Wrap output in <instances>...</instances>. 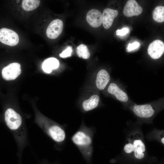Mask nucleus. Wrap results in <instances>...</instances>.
Segmentation results:
<instances>
[{
	"mask_svg": "<svg viewBox=\"0 0 164 164\" xmlns=\"http://www.w3.org/2000/svg\"><path fill=\"white\" fill-rule=\"evenodd\" d=\"M93 136L92 128L82 123L71 138L73 143L87 160H90L92 155Z\"/></svg>",
	"mask_w": 164,
	"mask_h": 164,
	"instance_id": "obj_1",
	"label": "nucleus"
},
{
	"mask_svg": "<svg viewBox=\"0 0 164 164\" xmlns=\"http://www.w3.org/2000/svg\"><path fill=\"white\" fill-rule=\"evenodd\" d=\"M36 123L57 145H62L65 142L66 135L63 126L46 118L39 119Z\"/></svg>",
	"mask_w": 164,
	"mask_h": 164,
	"instance_id": "obj_2",
	"label": "nucleus"
},
{
	"mask_svg": "<svg viewBox=\"0 0 164 164\" xmlns=\"http://www.w3.org/2000/svg\"><path fill=\"white\" fill-rule=\"evenodd\" d=\"M131 109L137 116L142 118H149L155 113L156 108L154 104L141 105L135 104L131 107Z\"/></svg>",
	"mask_w": 164,
	"mask_h": 164,
	"instance_id": "obj_3",
	"label": "nucleus"
},
{
	"mask_svg": "<svg viewBox=\"0 0 164 164\" xmlns=\"http://www.w3.org/2000/svg\"><path fill=\"white\" fill-rule=\"evenodd\" d=\"M19 40L18 34L14 31L6 28L0 29V42L10 46L17 45Z\"/></svg>",
	"mask_w": 164,
	"mask_h": 164,
	"instance_id": "obj_4",
	"label": "nucleus"
},
{
	"mask_svg": "<svg viewBox=\"0 0 164 164\" xmlns=\"http://www.w3.org/2000/svg\"><path fill=\"white\" fill-rule=\"evenodd\" d=\"M21 72L20 64L17 63H13L3 69L2 76L3 78L6 80H13L16 78Z\"/></svg>",
	"mask_w": 164,
	"mask_h": 164,
	"instance_id": "obj_5",
	"label": "nucleus"
},
{
	"mask_svg": "<svg viewBox=\"0 0 164 164\" xmlns=\"http://www.w3.org/2000/svg\"><path fill=\"white\" fill-rule=\"evenodd\" d=\"M63 28L62 21L58 19H54L48 26L46 30V35L50 39H55L61 33Z\"/></svg>",
	"mask_w": 164,
	"mask_h": 164,
	"instance_id": "obj_6",
	"label": "nucleus"
},
{
	"mask_svg": "<svg viewBox=\"0 0 164 164\" xmlns=\"http://www.w3.org/2000/svg\"><path fill=\"white\" fill-rule=\"evenodd\" d=\"M164 52V43L159 39L156 40L149 45L148 53L150 56L154 59H158L161 57Z\"/></svg>",
	"mask_w": 164,
	"mask_h": 164,
	"instance_id": "obj_7",
	"label": "nucleus"
},
{
	"mask_svg": "<svg viewBox=\"0 0 164 164\" xmlns=\"http://www.w3.org/2000/svg\"><path fill=\"white\" fill-rule=\"evenodd\" d=\"M142 8L135 0H128L124 8L123 12L126 16L131 17L140 14Z\"/></svg>",
	"mask_w": 164,
	"mask_h": 164,
	"instance_id": "obj_8",
	"label": "nucleus"
},
{
	"mask_svg": "<svg viewBox=\"0 0 164 164\" xmlns=\"http://www.w3.org/2000/svg\"><path fill=\"white\" fill-rule=\"evenodd\" d=\"M108 91L119 101L125 103L128 101L129 98L127 93L115 83L110 84L108 88Z\"/></svg>",
	"mask_w": 164,
	"mask_h": 164,
	"instance_id": "obj_9",
	"label": "nucleus"
},
{
	"mask_svg": "<svg viewBox=\"0 0 164 164\" xmlns=\"http://www.w3.org/2000/svg\"><path fill=\"white\" fill-rule=\"evenodd\" d=\"M86 19L88 23L91 26L97 28L102 23V14L99 10L92 9L87 12Z\"/></svg>",
	"mask_w": 164,
	"mask_h": 164,
	"instance_id": "obj_10",
	"label": "nucleus"
},
{
	"mask_svg": "<svg viewBox=\"0 0 164 164\" xmlns=\"http://www.w3.org/2000/svg\"><path fill=\"white\" fill-rule=\"evenodd\" d=\"M117 10L109 8L105 9L102 14V23L106 29L110 28L112 26L114 19L117 16Z\"/></svg>",
	"mask_w": 164,
	"mask_h": 164,
	"instance_id": "obj_11",
	"label": "nucleus"
},
{
	"mask_svg": "<svg viewBox=\"0 0 164 164\" xmlns=\"http://www.w3.org/2000/svg\"><path fill=\"white\" fill-rule=\"evenodd\" d=\"M110 79V74L107 71L104 69L100 70L97 74L95 81L97 88L101 90L104 89Z\"/></svg>",
	"mask_w": 164,
	"mask_h": 164,
	"instance_id": "obj_12",
	"label": "nucleus"
},
{
	"mask_svg": "<svg viewBox=\"0 0 164 164\" xmlns=\"http://www.w3.org/2000/svg\"><path fill=\"white\" fill-rule=\"evenodd\" d=\"M100 101L99 96L96 94L91 96L89 99L84 100L82 104V107L86 111L92 110L98 106Z\"/></svg>",
	"mask_w": 164,
	"mask_h": 164,
	"instance_id": "obj_13",
	"label": "nucleus"
},
{
	"mask_svg": "<svg viewBox=\"0 0 164 164\" xmlns=\"http://www.w3.org/2000/svg\"><path fill=\"white\" fill-rule=\"evenodd\" d=\"M59 65V62L57 59L54 57H50L44 61L42 68L44 72L50 73L53 70L57 68Z\"/></svg>",
	"mask_w": 164,
	"mask_h": 164,
	"instance_id": "obj_14",
	"label": "nucleus"
},
{
	"mask_svg": "<svg viewBox=\"0 0 164 164\" xmlns=\"http://www.w3.org/2000/svg\"><path fill=\"white\" fill-rule=\"evenodd\" d=\"M40 1L38 0H24L22 2V7L26 11L33 10L39 5Z\"/></svg>",
	"mask_w": 164,
	"mask_h": 164,
	"instance_id": "obj_15",
	"label": "nucleus"
},
{
	"mask_svg": "<svg viewBox=\"0 0 164 164\" xmlns=\"http://www.w3.org/2000/svg\"><path fill=\"white\" fill-rule=\"evenodd\" d=\"M153 19L158 22L164 21V7L162 6H157L152 12Z\"/></svg>",
	"mask_w": 164,
	"mask_h": 164,
	"instance_id": "obj_16",
	"label": "nucleus"
},
{
	"mask_svg": "<svg viewBox=\"0 0 164 164\" xmlns=\"http://www.w3.org/2000/svg\"><path fill=\"white\" fill-rule=\"evenodd\" d=\"M76 52L79 57L84 59H88L90 56V53L87 46L84 44H80L77 47Z\"/></svg>",
	"mask_w": 164,
	"mask_h": 164,
	"instance_id": "obj_17",
	"label": "nucleus"
},
{
	"mask_svg": "<svg viewBox=\"0 0 164 164\" xmlns=\"http://www.w3.org/2000/svg\"><path fill=\"white\" fill-rule=\"evenodd\" d=\"M133 144L135 149L134 151L136 150L138 152H144L145 151V145L141 140H135Z\"/></svg>",
	"mask_w": 164,
	"mask_h": 164,
	"instance_id": "obj_18",
	"label": "nucleus"
},
{
	"mask_svg": "<svg viewBox=\"0 0 164 164\" xmlns=\"http://www.w3.org/2000/svg\"><path fill=\"white\" fill-rule=\"evenodd\" d=\"M73 51L72 47L70 46H68L67 48L60 54L61 57L65 58L71 56Z\"/></svg>",
	"mask_w": 164,
	"mask_h": 164,
	"instance_id": "obj_19",
	"label": "nucleus"
},
{
	"mask_svg": "<svg viewBox=\"0 0 164 164\" xmlns=\"http://www.w3.org/2000/svg\"><path fill=\"white\" fill-rule=\"evenodd\" d=\"M124 150L127 153H130L135 150V148L133 144L129 143L127 144L124 148Z\"/></svg>",
	"mask_w": 164,
	"mask_h": 164,
	"instance_id": "obj_20",
	"label": "nucleus"
},
{
	"mask_svg": "<svg viewBox=\"0 0 164 164\" xmlns=\"http://www.w3.org/2000/svg\"><path fill=\"white\" fill-rule=\"evenodd\" d=\"M140 44L138 42H135L132 43H129L127 47V50L129 51H131L134 50L139 46Z\"/></svg>",
	"mask_w": 164,
	"mask_h": 164,
	"instance_id": "obj_21",
	"label": "nucleus"
},
{
	"mask_svg": "<svg viewBox=\"0 0 164 164\" xmlns=\"http://www.w3.org/2000/svg\"><path fill=\"white\" fill-rule=\"evenodd\" d=\"M129 32V29L127 28H123L121 29L117 30L116 35L120 36H123L126 35Z\"/></svg>",
	"mask_w": 164,
	"mask_h": 164,
	"instance_id": "obj_22",
	"label": "nucleus"
},
{
	"mask_svg": "<svg viewBox=\"0 0 164 164\" xmlns=\"http://www.w3.org/2000/svg\"><path fill=\"white\" fill-rule=\"evenodd\" d=\"M134 152L135 156L136 158L141 159L144 157L145 155L143 152H139L136 150L134 151Z\"/></svg>",
	"mask_w": 164,
	"mask_h": 164,
	"instance_id": "obj_23",
	"label": "nucleus"
},
{
	"mask_svg": "<svg viewBox=\"0 0 164 164\" xmlns=\"http://www.w3.org/2000/svg\"><path fill=\"white\" fill-rule=\"evenodd\" d=\"M161 142L163 144H164V138H162L161 140Z\"/></svg>",
	"mask_w": 164,
	"mask_h": 164,
	"instance_id": "obj_24",
	"label": "nucleus"
}]
</instances>
